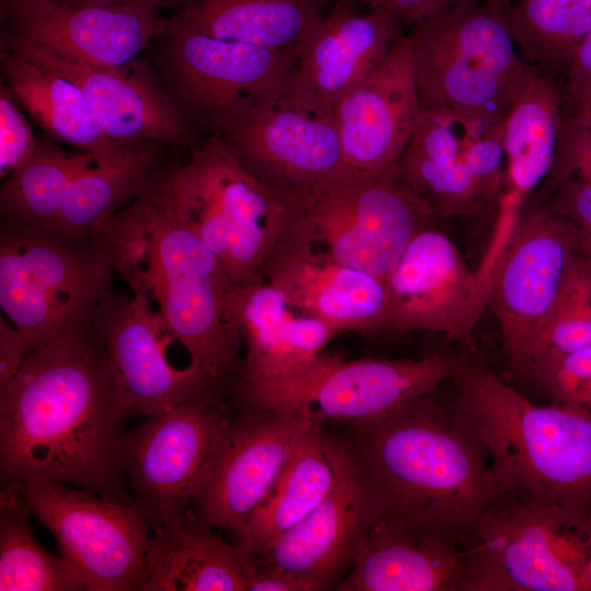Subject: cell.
I'll return each mask as SVG.
<instances>
[{
  "label": "cell",
  "instance_id": "29",
  "mask_svg": "<svg viewBox=\"0 0 591 591\" xmlns=\"http://www.w3.org/2000/svg\"><path fill=\"white\" fill-rule=\"evenodd\" d=\"M0 66L18 104L51 139L111 161L130 160L149 151L111 139L82 91L66 77L3 47Z\"/></svg>",
  "mask_w": 591,
  "mask_h": 591
},
{
  "label": "cell",
  "instance_id": "4",
  "mask_svg": "<svg viewBox=\"0 0 591 591\" xmlns=\"http://www.w3.org/2000/svg\"><path fill=\"white\" fill-rule=\"evenodd\" d=\"M453 408L501 486L591 513V416L537 405L473 355L451 381Z\"/></svg>",
  "mask_w": 591,
  "mask_h": 591
},
{
  "label": "cell",
  "instance_id": "36",
  "mask_svg": "<svg viewBox=\"0 0 591 591\" xmlns=\"http://www.w3.org/2000/svg\"><path fill=\"white\" fill-rule=\"evenodd\" d=\"M90 153H70L50 140L38 142L32 158L4 178L1 219L51 230L71 181Z\"/></svg>",
  "mask_w": 591,
  "mask_h": 591
},
{
  "label": "cell",
  "instance_id": "20",
  "mask_svg": "<svg viewBox=\"0 0 591 591\" xmlns=\"http://www.w3.org/2000/svg\"><path fill=\"white\" fill-rule=\"evenodd\" d=\"M475 354H429L418 359L329 360L282 408H298L315 422L368 421L438 392ZM280 408V409H282Z\"/></svg>",
  "mask_w": 591,
  "mask_h": 591
},
{
  "label": "cell",
  "instance_id": "19",
  "mask_svg": "<svg viewBox=\"0 0 591 591\" xmlns=\"http://www.w3.org/2000/svg\"><path fill=\"white\" fill-rule=\"evenodd\" d=\"M213 135L245 170L278 192L352 170L334 114L289 91Z\"/></svg>",
  "mask_w": 591,
  "mask_h": 591
},
{
  "label": "cell",
  "instance_id": "30",
  "mask_svg": "<svg viewBox=\"0 0 591 591\" xmlns=\"http://www.w3.org/2000/svg\"><path fill=\"white\" fill-rule=\"evenodd\" d=\"M349 448L314 424L302 437L277 486L235 531L257 558L311 513L334 487Z\"/></svg>",
  "mask_w": 591,
  "mask_h": 591
},
{
  "label": "cell",
  "instance_id": "42",
  "mask_svg": "<svg viewBox=\"0 0 591 591\" xmlns=\"http://www.w3.org/2000/svg\"><path fill=\"white\" fill-rule=\"evenodd\" d=\"M26 356L19 331L3 314L0 316V394L9 387Z\"/></svg>",
  "mask_w": 591,
  "mask_h": 591
},
{
  "label": "cell",
  "instance_id": "38",
  "mask_svg": "<svg viewBox=\"0 0 591 591\" xmlns=\"http://www.w3.org/2000/svg\"><path fill=\"white\" fill-rule=\"evenodd\" d=\"M518 374L529 378L551 404L591 416V348L542 352Z\"/></svg>",
  "mask_w": 591,
  "mask_h": 591
},
{
  "label": "cell",
  "instance_id": "37",
  "mask_svg": "<svg viewBox=\"0 0 591 591\" xmlns=\"http://www.w3.org/2000/svg\"><path fill=\"white\" fill-rule=\"evenodd\" d=\"M551 195L545 202L591 235V132L564 123L557 155L545 179Z\"/></svg>",
  "mask_w": 591,
  "mask_h": 591
},
{
  "label": "cell",
  "instance_id": "1",
  "mask_svg": "<svg viewBox=\"0 0 591 591\" xmlns=\"http://www.w3.org/2000/svg\"><path fill=\"white\" fill-rule=\"evenodd\" d=\"M124 415L92 323L32 349L0 394L2 485L48 480L126 499Z\"/></svg>",
  "mask_w": 591,
  "mask_h": 591
},
{
  "label": "cell",
  "instance_id": "46",
  "mask_svg": "<svg viewBox=\"0 0 591 591\" xmlns=\"http://www.w3.org/2000/svg\"><path fill=\"white\" fill-rule=\"evenodd\" d=\"M565 120L591 132V97L576 106L570 113L565 115Z\"/></svg>",
  "mask_w": 591,
  "mask_h": 591
},
{
  "label": "cell",
  "instance_id": "21",
  "mask_svg": "<svg viewBox=\"0 0 591 591\" xmlns=\"http://www.w3.org/2000/svg\"><path fill=\"white\" fill-rule=\"evenodd\" d=\"M2 47L73 82L103 130L116 142L144 148L149 142L190 140L188 120L171 94L136 60L124 67L102 66L7 36Z\"/></svg>",
  "mask_w": 591,
  "mask_h": 591
},
{
  "label": "cell",
  "instance_id": "35",
  "mask_svg": "<svg viewBox=\"0 0 591 591\" xmlns=\"http://www.w3.org/2000/svg\"><path fill=\"white\" fill-rule=\"evenodd\" d=\"M31 511L19 490L3 485L0 493V590L78 591L85 586L61 557L44 549L31 525Z\"/></svg>",
  "mask_w": 591,
  "mask_h": 591
},
{
  "label": "cell",
  "instance_id": "7",
  "mask_svg": "<svg viewBox=\"0 0 591 591\" xmlns=\"http://www.w3.org/2000/svg\"><path fill=\"white\" fill-rule=\"evenodd\" d=\"M280 193L286 228L335 259L383 279L415 236L438 219L396 177L394 166L380 173L350 170Z\"/></svg>",
  "mask_w": 591,
  "mask_h": 591
},
{
  "label": "cell",
  "instance_id": "15",
  "mask_svg": "<svg viewBox=\"0 0 591 591\" xmlns=\"http://www.w3.org/2000/svg\"><path fill=\"white\" fill-rule=\"evenodd\" d=\"M227 315L246 348L234 383L250 408H279L331 356L324 349L336 334L266 279L233 286Z\"/></svg>",
  "mask_w": 591,
  "mask_h": 591
},
{
  "label": "cell",
  "instance_id": "44",
  "mask_svg": "<svg viewBox=\"0 0 591 591\" xmlns=\"http://www.w3.org/2000/svg\"><path fill=\"white\" fill-rule=\"evenodd\" d=\"M247 591H315V588L296 575L258 560Z\"/></svg>",
  "mask_w": 591,
  "mask_h": 591
},
{
  "label": "cell",
  "instance_id": "18",
  "mask_svg": "<svg viewBox=\"0 0 591 591\" xmlns=\"http://www.w3.org/2000/svg\"><path fill=\"white\" fill-rule=\"evenodd\" d=\"M91 323L104 346L114 394L126 417L157 415L222 387L192 363L171 364L166 348L174 338L141 296L111 289Z\"/></svg>",
  "mask_w": 591,
  "mask_h": 591
},
{
  "label": "cell",
  "instance_id": "40",
  "mask_svg": "<svg viewBox=\"0 0 591 591\" xmlns=\"http://www.w3.org/2000/svg\"><path fill=\"white\" fill-rule=\"evenodd\" d=\"M38 142L30 123L19 107L9 86L0 85V176L22 167L34 154Z\"/></svg>",
  "mask_w": 591,
  "mask_h": 591
},
{
  "label": "cell",
  "instance_id": "47",
  "mask_svg": "<svg viewBox=\"0 0 591 591\" xmlns=\"http://www.w3.org/2000/svg\"><path fill=\"white\" fill-rule=\"evenodd\" d=\"M578 256L591 277V235L581 233L578 240Z\"/></svg>",
  "mask_w": 591,
  "mask_h": 591
},
{
  "label": "cell",
  "instance_id": "22",
  "mask_svg": "<svg viewBox=\"0 0 591 591\" xmlns=\"http://www.w3.org/2000/svg\"><path fill=\"white\" fill-rule=\"evenodd\" d=\"M5 35L49 47L78 59L124 67L152 39L166 35L170 18L138 3L71 5L50 0H0Z\"/></svg>",
  "mask_w": 591,
  "mask_h": 591
},
{
  "label": "cell",
  "instance_id": "32",
  "mask_svg": "<svg viewBox=\"0 0 591 591\" xmlns=\"http://www.w3.org/2000/svg\"><path fill=\"white\" fill-rule=\"evenodd\" d=\"M553 76L537 70L502 120L507 194L520 205L549 175L565 123Z\"/></svg>",
  "mask_w": 591,
  "mask_h": 591
},
{
  "label": "cell",
  "instance_id": "12",
  "mask_svg": "<svg viewBox=\"0 0 591 591\" xmlns=\"http://www.w3.org/2000/svg\"><path fill=\"white\" fill-rule=\"evenodd\" d=\"M171 22V20H170ZM163 66L171 96L212 134L287 93L297 57L171 23Z\"/></svg>",
  "mask_w": 591,
  "mask_h": 591
},
{
  "label": "cell",
  "instance_id": "25",
  "mask_svg": "<svg viewBox=\"0 0 591 591\" xmlns=\"http://www.w3.org/2000/svg\"><path fill=\"white\" fill-rule=\"evenodd\" d=\"M420 108L412 45L404 34L334 112L348 166L362 173L393 167L413 136Z\"/></svg>",
  "mask_w": 591,
  "mask_h": 591
},
{
  "label": "cell",
  "instance_id": "34",
  "mask_svg": "<svg viewBox=\"0 0 591 591\" xmlns=\"http://www.w3.org/2000/svg\"><path fill=\"white\" fill-rule=\"evenodd\" d=\"M499 7L522 58L549 76L566 70L591 32V0H499Z\"/></svg>",
  "mask_w": 591,
  "mask_h": 591
},
{
  "label": "cell",
  "instance_id": "31",
  "mask_svg": "<svg viewBox=\"0 0 591 591\" xmlns=\"http://www.w3.org/2000/svg\"><path fill=\"white\" fill-rule=\"evenodd\" d=\"M333 0H188L171 23L221 39L282 50L299 58Z\"/></svg>",
  "mask_w": 591,
  "mask_h": 591
},
{
  "label": "cell",
  "instance_id": "26",
  "mask_svg": "<svg viewBox=\"0 0 591 591\" xmlns=\"http://www.w3.org/2000/svg\"><path fill=\"white\" fill-rule=\"evenodd\" d=\"M352 0L322 14L302 46L289 92L334 114L341 100L387 57L403 26Z\"/></svg>",
  "mask_w": 591,
  "mask_h": 591
},
{
  "label": "cell",
  "instance_id": "16",
  "mask_svg": "<svg viewBox=\"0 0 591 591\" xmlns=\"http://www.w3.org/2000/svg\"><path fill=\"white\" fill-rule=\"evenodd\" d=\"M230 421L190 499L210 528L239 529L270 496L304 433L316 424L298 408Z\"/></svg>",
  "mask_w": 591,
  "mask_h": 591
},
{
  "label": "cell",
  "instance_id": "28",
  "mask_svg": "<svg viewBox=\"0 0 591 591\" xmlns=\"http://www.w3.org/2000/svg\"><path fill=\"white\" fill-rule=\"evenodd\" d=\"M152 528L142 591H247L258 558L192 512Z\"/></svg>",
  "mask_w": 591,
  "mask_h": 591
},
{
  "label": "cell",
  "instance_id": "43",
  "mask_svg": "<svg viewBox=\"0 0 591 591\" xmlns=\"http://www.w3.org/2000/svg\"><path fill=\"white\" fill-rule=\"evenodd\" d=\"M368 9L386 13L403 27L421 21L436 12L437 0H352Z\"/></svg>",
  "mask_w": 591,
  "mask_h": 591
},
{
  "label": "cell",
  "instance_id": "50",
  "mask_svg": "<svg viewBox=\"0 0 591 591\" xmlns=\"http://www.w3.org/2000/svg\"><path fill=\"white\" fill-rule=\"evenodd\" d=\"M337 1H340V0H333L334 3L337 2Z\"/></svg>",
  "mask_w": 591,
  "mask_h": 591
},
{
  "label": "cell",
  "instance_id": "39",
  "mask_svg": "<svg viewBox=\"0 0 591 591\" xmlns=\"http://www.w3.org/2000/svg\"><path fill=\"white\" fill-rule=\"evenodd\" d=\"M588 348H591V277L577 251L575 265L533 358L545 351Z\"/></svg>",
  "mask_w": 591,
  "mask_h": 591
},
{
  "label": "cell",
  "instance_id": "8",
  "mask_svg": "<svg viewBox=\"0 0 591 591\" xmlns=\"http://www.w3.org/2000/svg\"><path fill=\"white\" fill-rule=\"evenodd\" d=\"M114 269L96 236L71 239L55 231L2 221L0 308L35 347L90 324L109 291Z\"/></svg>",
  "mask_w": 591,
  "mask_h": 591
},
{
  "label": "cell",
  "instance_id": "14",
  "mask_svg": "<svg viewBox=\"0 0 591 591\" xmlns=\"http://www.w3.org/2000/svg\"><path fill=\"white\" fill-rule=\"evenodd\" d=\"M222 391L211 389L125 433L121 472L151 526L190 513L192 495L231 421Z\"/></svg>",
  "mask_w": 591,
  "mask_h": 591
},
{
  "label": "cell",
  "instance_id": "9",
  "mask_svg": "<svg viewBox=\"0 0 591 591\" xmlns=\"http://www.w3.org/2000/svg\"><path fill=\"white\" fill-rule=\"evenodd\" d=\"M165 176L178 210L222 262L233 286L265 280L286 213L281 193L245 170L213 134Z\"/></svg>",
  "mask_w": 591,
  "mask_h": 591
},
{
  "label": "cell",
  "instance_id": "2",
  "mask_svg": "<svg viewBox=\"0 0 591 591\" xmlns=\"http://www.w3.org/2000/svg\"><path fill=\"white\" fill-rule=\"evenodd\" d=\"M94 235L130 292L155 304L189 363L220 386L235 382L241 339L227 315L233 283L178 210L165 174H152L143 190Z\"/></svg>",
  "mask_w": 591,
  "mask_h": 591
},
{
  "label": "cell",
  "instance_id": "49",
  "mask_svg": "<svg viewBox=\"0 0 591 591\" xmlns=\"http://www.w3.org/2000/svg\"><path fill=\"white\" fill-rule=\"evenodd\" d=\"M50 1H54L56 3H61V4H72L74 0H50Z\"/></svg>",
  "mask_w": 591,
  "mask_h": 591
},
{
  "label": "cell",
  "instance_id": "48",
  "mask_svg": "<svg viewBox=\"0 0 591 591\" xmlns=\"http://www.w3.org/2000/svg\"><path fill=\"white\" fill-rule=\"evenodd\" d=\"M465 1H483V0H437V5H436V12L434 13H437V12L448 8V7H451L453 4H457V3H461V2H465Z\"/></svg>",
  "mask_w": 591,
  "mask_h": 591
},
{
  "label": "cell",
  "instance_id": "11",
  "mask_svg": "<svg viewBox=\"0 0 591 591\" xmlns=\"http://www.w3.org/2000/svg\"><path fill=\"white\" fill-rule=\"evenodd\" d=\"M394 172L438 219L495 212L508 187L502 121L421 106Z\"/></svg>",
  "mask_w": 591,
  "mask_h": 591
},
{
  "label": "cell",
  "instance_id": "41",
  "mask_svg": "<svg viewBox=\"0 0 591 591\" xmlns=\"http://www.w3.org/2000/svg\"><path fill=\"white\" fill-rule=\"evenodd\" d=\"M563 101L570 113L591 97V32L575 50L566 70Z\"/></svg>",
  "mask_w": 591,
  "mask_h": 591
},
{
  "label": "cell",
  "instance_id": "23",
  "mask_svg": "<svg viewBox=\"0 0 591 591\" xmlns=\"http://www.w3.org/2000/svg\"><path fill=\"white\" fill-rule=\"evenodd\" d=\"M265 279L336 335L387 332L385 279L346 265L281 224Z\"/></svg>",
  "mask_w": 591,
  "mask_h": 591
},
{
  "label": "cell",
  "instance_id": "17",
  "mask_svg": "<svg viewBox=\"0 0 591 591\" xmlns=\"http://www.w3.org/2000/svg\"><path fill=\"white\" fill-rule=\"evenodd\" d=\"M387 332H428L476 354L473 336L487 306L489 273L474 271L436 225L410 242L385 277Z\"/></svg>",
  "mask_w": 591,
  "mask_h": 591
},
{
  "label": "cell",
  "instance_id": "24",
  "mask_svg": "<svg viewBox=\"0 0 591 591\" xmlns=\"http://www.w3.org/2000/svg\"><path fill=\"white\" fill-rule=\"evenodd\" d=\"M382 513L373 479L349 449L323 501L258 560L306 580L315 591L324 590L350 565L358 543Z\"/></svg>",
  "mask_w": 591,
  "mask_h": 591
},
{
  "label": "cell",
  "instance_id": "3",
  "mask_svg": "<svg viewBox=\"0 0 591 591\" xmlns=\"http://www.w3.org/2000/svg\"><path fill=\"white\" fill-rule=\"evenodd\" d=\"M347 425L380 494L381 519L406 532L464 545L503 490L478 441L437 392Z\"/></svg>",
  "mask_w": 591,
  "mask_h": 591
},
{
  "label": "cell",
  "instance_id": "13",
  "mask_svg": "<svg viewBox=\"0 0 591 591\" xmlns=\"http://www.w3.org/2000/svg\"><path fill=\"white\" fill-rule=\"evenodd\" d=\"M12 486L50 531L85 591H142L151 525L136 503L57 482Z\"/></svg>",
  "mask_w": 591,
  "mask_h": 591
},
{
  "label": "cell",
  "instance_id": "5",
  "mask_svg": "<svg viewBox=\"0 0 591 591\" xmlns=\"http://www.w3.org/2000/svg\"><path fill=\"white\" fill-rule=\"evenodd\" d=\"M463 549L461 591H591V513L505 489Z\"/></svg>",
  "mask_w": 591,
  "mask_h": 591
},
{
  "label": "cell",
  "instance_id": "27",
  "mask_svg": "<svg viewBox=\"0 0 591 591\" xmlns=\"http://www.w3.org/2000/svg\"><path fill=\"white\" fill-rule=\"evenodd\" d=\"M340 591H461L463 545L418 535L381 517L358 543Z\"/></svg>",
  "mask_w": 591,
  "mask_h": 591
},
{
  "label": "cell",
  "instance_id": "45",
  "mask_svg": "<svg viewBox=\"0 0 591 591\" xmlns=\"http://www.w3.org/2000/svg\"><path fill=\"white\" fill-rule=\"evenodd\" d=\"M188 0H74L71 5H108L117 3H138L160 8L181 10Z\"/></svg>",
  "mask_w": 591,
  "mask_h": 591
},
{
  "label": "cell",
  "instance_id": "10",
  "mask_svg": "<svg viewBox=\"0 0 591 591\" xmlns=\"http://www.w3.org/2000/svg\"><path fill=\"white\" fill-rule=\"evenodd\" d=\"M580 231L545 204L515 218L486 263L487 306L500 332L509 370L533 358L577 259Z\"/></svg>",
  "mask_w": 591,
  "mask_h": 591
},
{
  "label": "cell",
  "instance_id": "6",
  "mask_svg": "<svg viewBox=\"0 0 591 591\" xmlns=\"http://www.w3.org/2000/svg\"><path fill=\"white\" fill-rule=\"evenodd\" d=\"M408 37L422 107L502 121L537 72L513 42L499 0L448 7L416 23Z\"/></svg>",
  "mask_w": 591,
  "mask_h": 591
},
{
  "label": "cell",
  "instance_id": "33",
  "mask_svg": "<svg viewBox=\"0 0 591 591\" xmlns=\"http://www.w3.org/2000/svg\"><path fill=\"white\" fill-rule=\"evenodd\" d=\"M150 151L125 161L90 153L68 188L50 231L71 239L92 237L114 213L148 185L152 172Z\"/></svg>",
  "mask_w": 591,
  "mask_h": 591
}]
</instances>
